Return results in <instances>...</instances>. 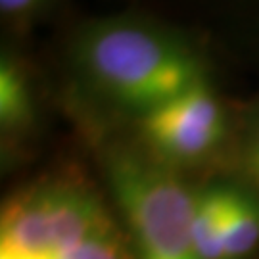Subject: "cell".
<instances>
[{"label": "cell", "mask_w": 259, "mask_h": 259, "mask_svg": "<svg viewBox=\"0 0 259 259\" xmlns=\"http://www.w3.org/2000/svg\"><path fill=\"white\" fill-rule=\"evenodd\" d=\"M87 64L111 96L146 113L200 83L190 56L139 27L98 31L87 45Z\"/></svg>", "instance_id": "1"}, {"label": "cell", "mask_w": 259, "mask_h": 259, "mask_svg": "<svg viewBox=\"0 0 259 259\" xmlns=\"http://www.w3.org/2000/svg\"><path fill=\"white\" fill-rule=\"evenodd\" d=\"M108 209L81 186L48 183L12 196L0 213V259H60L94 234L113 231Z\"/></svg>", "instance_id": "2"}, {"label": "cell", "mask_w": 259, "mask_h": 259, "mask_svg": "<svg viewBox=\"0 0 259 259\" xmlns=\"http://www.w3.org/2000/svg\"><path fill=\"white\" fill-rule=\"evenodd\" d=\"M110 181L135 238V259H204L192 238L194 194L171 173L117 156Z\"/></svg>", "instance_id": "3"}, {"label": "cell", "mask_w": 259, "mask_h": 259, "mask_svg": "<svg viewBox=\"0 0 259 259\" xmlns=\"http://www.w3.org/2000/svg\"><path fill=\"white\" fill-rule=\"evenodd\" d=\"M142 133L169 159L192 161L209 154L225 135V115L211 91L200 83L148 111Z\"/></svg>", "instance_id": "4"}, {"label": "cell", "mask_w": 259, "mask_h": 259, "mask_svg": "<svg viewBox=\"0 0 259 259\" xmlns=\"http://www.w3.org/2000/svg\"><path fill=\"white\" fill-rule=\"evenodd\" d=\"M229 202V188H209L194 194L192 204V238L204 259H225L223 225Z\"/></svg>", "instance_id": "5"}, {"label": "cell", "mask_w": 259, "mask_h": 259, "mask_svg": "<svg viewBox=\"0 0 259 259\" xmlns=\"http://www.w3.org/2000/svg\"><path fill=\"white\" fill-rule=\"evenodd\" d=\"M259 244V204L236 190H229L223 225V255L242 259Z\"/></svg>", "instance_id": "6"}, {"label": "cell", "mask_w": 259, "mask_h": 259, "mask_svg": "<svg viewBox=\"0 0 259 259\" xmlns=\"http://www.w3.org/2000/svg\"><path fill=\"white\" fill-rule=\"evenodd\" d=\"M31 100L25 81L12 64L0 67V119L4 127H19L29 119Z\"/></svg>", "instance_id": "7"}, {"label": "cell", "mask_w": 259, "mask_h": 259, "mask_svg": "<svg viewBox=\"0 0 259 259\" xmlns=\"http://www.w3.org/2000/svg\"><path fill=\"white\" fill-rule=\"evenodd\" d=\"M60 259H135L119 232L106 231L77 244Z\"/></svg>", "instance_id": "8"}, {"label": "cell", "mask_w": 259, "mask_h": 259, "mask_svg": "<svg viewBox=\"0 0 259 259\" xmlns=\"http://www.w3.org/2000/svg\"><path fill=\"white\" fill-rule=\"evenodd\" d=\"M37 0H0V8L4 12H23L31 8Z\"/></svg>", "instance_id": "9"}, {"label": "cell", "mask_w": 259, "mask_h": 259, "mask_svg": "<svg viewBox=\"0 0 259 259\" xmlns=\"http://www.w3.org/2000/svg\"><path fill=\"white\" fill-rule=\"evenodd\" d=\"M250 167H251L253 177H255V181L259 183V135H257V139H255V142H253V148H251Z\"/></svg>", "instance_id": "10"}]
</instances>
